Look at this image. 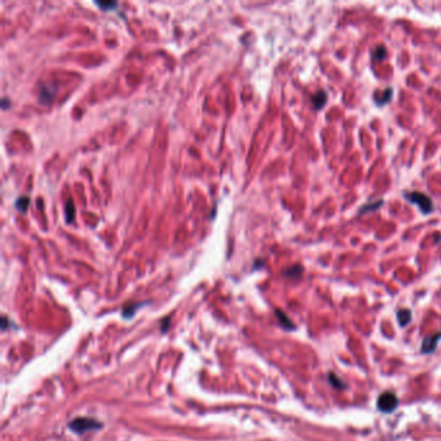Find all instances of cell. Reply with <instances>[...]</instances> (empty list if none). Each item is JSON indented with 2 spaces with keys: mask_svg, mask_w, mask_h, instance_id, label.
Listing matches in <instances>:
<instances>
[{
  "mask_svg": "<svg viewBox=\"0 0 441 441\" xmlns=\"http://www.w3.org/2000/svg\"><path fill=\"white\" fill-rule=\"evenodd\" d=\"M276 314H277V318L278 321H280V324L282 328L287 329V330H294L295 326H294V324H292L291 321H290V318H288L284 312H281V310L277 309L276 310Z\"/></svg>",
  "mask_w": 441,
  "mask_h": 441,
  "instance_id": "7",
  "label": "cell"
},
{
  "mask_svg": "<svg viewBox=\"0 0 441 441\" xmlns=\"http://www.w3.org/2000/svg\"><path fill=\"white\" fill-rule=\"evenodd\" d=\"M329 383H330L334 388H338V390H343V388L346 387V383L343 382L339 376H336L335 374H332V373L329 374Z\"/></svg>",
  "mask_w": 441,
  "mask_h": 441,
  "instance_id": "12",
  "label": "cell"
},
{
  "mask_svg": "<svg viewBox=\"0 0 441 441\" xmlns=\"http://www.w3.org/2000/svg\"><path fill=\"white\" fill-rule=\"evenodd\" d=\"M326 100H328V95H326V92L320 89L317 93H314L312 96V104L316 109H322L324 105L326 104Z\"/></svg>",
  "mask_w": 441,
  "mask_h": 441,
  "instance_id": "6",
  "label": "cell"
},
{
  "mask_svg": "<svg viewBox=\"0 0 441 441\" xmlns=\"http://www.w3.org/2000/svg\"><path fill=\"white\" fill-rule=\"evenodd\" d=\"M51 93H53V92H52V87H47L45 84H43V86L40 87V92H39L40 101L42 102L51 101V99H52Z\"/></svg>",
  "mask_w": 441,
  "mask_h": 441,
  "instance_id": "11",
  "label": "cell"
},
{
  "mask_svg": "<svg viewBox=\"0 0 441 441\" xmlns=\"http://www.w3.org/2000/svg\"><path fill=\"white\" fill-rule=\"evenodd\" d=\"M405 198L408 200H410L412 203H416L419 206L420 211L423 214H430L434 210V204H432V200L430 197H427L426 194L419 193V192H410V193L405 194Z\"/></svg>",
  "mask_w": 441,
  "mask_h": 441,
  "instance_id": "2",
  "label": "cell"
},
{
  "mask_svg": "<svg viewBox=\"0 0 441 441\" xmlns=\"http://www.w3.org/2000/svg\"><path fill=\"white\" fill-rule=\"evenodd\" d=\"M102 424L100 422H97L96 419H92V418H75L71 422L69 423V428L75 434H84V432H88V431L97 430L100 428Z\"/></svg>",
  "mask_w": 441,
  "mask_h": 441,
  "instance_id": "1",
  "label": "cell"
},
{
  "mask_svg": "<svg viewBox=\"0 0 441 441\" xmlns=\"http://www.w3.org/2000/svg\"><path fill=\"white\" fill-rule=\"evenodd\" d=\"M386 56H387V51H386V47H384V45H378V47L374 49V59L378 60V61H380V60L384 59Z\"/></svg>",
  "mask_w": 441,
  "mask_h": 441,
  "instance_id": "15",
  "label": "cell"
},
{
  "mask_svg": "<svg viewBox=\"0 0 441 441\" xmlns=\"http://www.w3.org/2000/svg\"><path fill=\"white\" fill-rule=\"evenodd\" d=\"M303 273V268L300 265H294L291 268H288L285 274L287 276V277H299L300 274Z\"/></svg>",
  "mask_w": 441,
  "mask_h": 441,
  "instance_id": "13",
  "label": "cell"
},
{
  "mask_svg": "<svg viewBox=\"0 0 441 441\" xmlns=\"http://www.w3.org/2000/svg\"><path fill=\"white\" fill-rule=\"evenodd\" d=\"M29 202L30 200L27 197H20L19 199H17V202H16V207H17V210H20V211L25 212L27 206H29Z\"/></svg>",
  "mask_w": 441,
  "mask_h": 441,
  "instance_id": "14",
  "label": "cell"
},
{
  "mask_svg": "<svg viewBox=\"0 0 441 441\" xmlns=\"http://www.w3.org/2000/svg\"><path fill=\"white\" fill-rule=\"evenodd\" d=\"M382 204H383V200L382 199L375 200V202H373V203L364 204V206L361 207V210H360V212H358V214H360V215H362V214H365V212L375 211V210H378V208H379L380 206H382Z\"/></svg>",
  "mask_w": 441,
  "mask_h": 441,
  "instance_id": "10",
  "label": "cell"
},
{
  "mask_svg": "<svg viewBox=\"0 0 441 441\" xmlns=\"http://www.w3.org/2000/svg\"><path fill=\"white\" fill-rule=\"evenodd\" d=\"M392 96H394V89L392 88H386L383 92H375V95H374V100H375L376 104H379V105H384L387 102L390 101L392 99Z\"/></svg>",
  "mask_w": 441,
  "mask_h": 441,
  "instance_id": "5",
  "label": "cell"
},
{
  "mask_svg": "<svg viewBox=\"0 0 441 441\" xmlns=\"http://www.w3.org/2000/svg\"><path fill=\"white\" fill-rule=\"evenodd\" d=\"M74 216H75V207H74L73 200L69 199L65 204V218L66 221L71 222L74 220Z\"/></svg>",
  "mask_w": 441,
  "mask_h": 441,
  "instance_id": "9",
  "label": "cell"
},
{
  "mask_svg": "<svg viewBox=\"0 0 441 441\" xmlns=\"http://www.w3.org/2000/svg\"><path fill=\"white\" fill-rule=\"evenodd\" d=\"M96 4H97L100 8H102V9H105V11L109 7H115V5H117V3H113V1H109V3H99V1H96Z\"/></svg>",
  "mask_w": 441,
  "mask_h": 441,
  "instance_id": "16",
  "label": "cell"
},
{
  "mask_svg": "<svg viewBox=\"0 0 441 441\" xmlns=\"http://www.w3.org/2000/svg\"><path fill=\"white\" fill-rule=\"evenodd\" d=\"M378 409L383 413L394 412L397 408L398 398L394 392H384L378 397Z\"/></svg>",
  "mask_w": 441,
  "mask_h": 441,
  "instance_id": "3",
  "label": "cell"
},
{
  "mask_svg": "<svg viewBox=\"0 0 441 441\" xmlns=\"http://www.w3.org/2000/svg\"><path fill=\"white\" fill-rule=\"evenodd\" d=\"M440 339H441V332H438V334H434V335L424 338V340H423V343H422L423 353H431V352H434V351L436 350L438 343Z\"/></svg>",
  "mask_w": 441,
  "mask_h": 441,
  "instance_id": "4",
  "label": "cell"
},
{
  "mask_svg": "<svg viewBox=\"0 0 441 441\" xmlns=\"http://www.w3.org/2000/svg\"><path fill=\"white\" fill-rule=\"evenodd\" d=\"M397 321L401 326H406L412 321V312L409 309H400L397 312Z\"/></svg>",
  "mask_w": 441,
  "mask_h": 441,
  "instance_id": "8",
  "label": "cell"
}]
</instances>
